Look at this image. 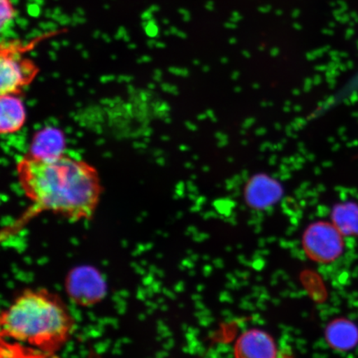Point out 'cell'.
Wrapping results in <instances>:
<instances>
[{
    "mask_svg": "<svg viewBox=\"0 0 358 358\" xmlns=\"http://www.w3.org/2000/svg\"><path fill=\"white\" fill-rule=\"evenodd\" d=\"M30 35L34 36V37H39V36L42 35V33L38 29H34L32 32L30 33Z\"/></svg>",
    "mask_w": 358,
    "mask_h": 358,
    "instance_id": "obj_19",
    "label": "cell"
},
{
    "mask_svg": "<svg viewBox=\"0 0 358 358\" xmlns=\"http://www.w3.org/2000/svg\"><path fill=\"white\" fill-rule=\"evenodd\" d=\"M284 195V185L278 178L267 173H254L248 179L243 189L245 204L257 211L274 207Z\"/></svg>",
    "mask_w": 358,
    "mask_h": 358,
    "instance_id": "obj_5",
    "label": "cell"
},
{
    "mask_svg": "<svg viewBox=\"0 0 358 358\" xmlns=\"http://www.w3.org/2000/svg\"><path fill=\"white\" fill-rule=\"evenodd\" d=\"M20 95H1L0 99V132L12 134L19 132L26 122L27 113Z\"/></svg>",
    "mask_w": 358,
    "mask_h": 358,
    "instance_id": "obj_9",
    "label": "cell"
},
{
    "mask_svg": "<svg viewBox=\"0 0 358 358\" xmlns=\"http://www.w3.org/2000/svg\"><path fill=\"white\" fill-rule=\"evenodd\" d=\"M66 138L64 133L53 127H47L35 134L28 155L39 159L55 158L65 154Z\"/></svg>",
    "mask_w": 358,
    "mask_h": 358,
    "instance_id": "obj_8",
    "label": "cell"
},
{
    "mask_svg": "<svg viewBox=\"0 0 358 358\" xmlns=\"http://www.w3.org/2000/svg\"><path fill=\"white\" fill-rule=\"evenodd\" d=\"M2 339L55 353L71 338L75 321L66 304L45 289H26L3 310Z\"/></svg>",
    "mask_w": 358,
    "mask_h": 358,
    "instance_id": "obj_2",
    "label": "cell"
},
{
    "mask_svg": "<svg viewBox=\"0 0 358 358\" xmlns=\"http://www.w3.org/2000/svg\"><path fill=\"white\" fill-rule=\"evenodd\" d=\"M150 11H151L152 13H154L155 11H158L159 10V7L158 6H152L150 8Z\"/></svg>",
    "mask_w": 358,
    "mask_h": 358,
    "instance_id": "obj_22",
    "label": "cell"
},
{
    "mask_svg": "<svg viewBox=\"0 0 358 358\" xmlns=\"http://www.w3.org/2000/svg\"><path fill=\"white\" fill-rule=\"evenodd\" d=\"M0 58V93L1 95H20L37 74L32 62L22 60L17 48L11 46L2 50Z\"/></svg>",
    "mask_w": 358,
    "mask_h": 358,
    "instance_id": "obj_4",
    "label": "cell"
},
{
    "mask_svg": "<svg viewBox=\"0 0 358 358\" xmlns=\"http://www.w3.org/2000/svg\"><path fill=\"white\" fill-rule=\"evenodd\" d=\"M280 355L274 339L262 330L246 331L235 345L236 358H280Z\"/></svg>",
    "mask_w": 358,
    "mask_h": 358,
    "instance_id": "obj_7",
    "label": "cell"
},
{
    "mask_svg": "<svg viewBox=\"0 0 358 358\" xmlns=\"http://www.w3.org/2000/svg\"><path fill=\"white\" fill-rule=\"evenodd\" d=\"M280 358H290L287 353H285V352H281V355Z\"/></svg>",
    "mask_w": 358,
    "mask_h": 358,
    "instance_id": "obj_24",
    "label": "cell"
},
{
    "mask_svg": "<svg viewBox=\"0 0 358 358\" xmlns=\"http://www.w3.org/2000/svg\"><path fill=\"white\" fill-rule=\"evenodd\" d=\"M10 1L12 4H15H15L20 2V0H10Z\"/></svg>",
    "mask_w": 358,
    "mask_h": 358,
    "instance_id": "obj_25",
    "label": "cell"
},
{
    "mask_svg": "<svg viewBox=\"0 0 358 358\" xmlns=\"http://www.w3.org/2000/svg\"><path fill=\"white\" fill-rule=\"evenodd\" d=\"M1 3V24H6L7 22L15 20V10L11 6L10 0H0Z\"/></svg>",
    "mask_w": 358,
    "mask_h": 358,
    "instance_id": "obj_12",
    "label": "cell"
},
{
    "mask_svg": "<svg viewBox=\"0 0 358 358\" xmlns=\"http://www.w3.org/2000/svg\"><path fill=\"white\" fill-rule=\"evenodd\" d=\"M53 13L57 15H62V11L60 8H56L55 10H53Z\"/></svg>",
    "mask_w": 358,
    "mask_h": 358,
    "instance_id": "obj_20",
    "label": "cell"
},
{
    "mask_svg": "<svg viewBox=\"0 0 358 358\" xmlns=\"http://www.w3.org/2000/svg\"><path fill=\"white\" fill-rule=\"evenodd\" d=\"M141 17L143 20L149 22L153 20V13H152L150 10H148L147 12L143 13Z\"/></svg>",
    "mask_w": 358,
    "mask_h": 358,
    "instance_id": "obj_17",
    "label": "cell"
},
{
    "mask_svg": "<svg viewBox=\"0 0 358 358\" xmlns=\"http://www.w3.org/2000/svg\"><path fill=\"white\" fill-rule=\"evenodd\" d=\"M40 6L37 3H29L28 6V12L29 15L32 17H38L40 15V13H41V8H40Z\"/></svg>",
    "mask_w": 358,
    "mask_h": 358,
    "instance_id": "obj_14",
    "label": "cell"
},
{
    "mask_svg": "<svg viewBox=\"0 0 358 358\" xmlns=\"http://www.w3.org/2000/svg\"><path fill=\"white\" fill-rule=\"evenodd\" d=\"M326 338L338 350H350L358 343L357 327L348 320H334L326 329Z\"/></svg>",
    "mask_w": 358,
    "mask_h": 358,
    "instance_id": "obj_10",
    "label": "cell"
},
{
    "mask_svg": "<svg viewBox=\"0 0 358 358\" xmlns=\"http://www.w3.org/2000/svg\"><path fill=\"white\" fill-rule=\"evenodd\" d=\"M53 15V13L50 10H48L46 12H45V15L48 17H52Z\"/></svg>",
    "mask_w": 358,
    "mask_h": 358,
    "instance_id": "obj_23",
    "label": "cell"
},
{
    "mask_svg": "<svg viewBox=\"0 0 358 358\" xmlns=\"http://www.w3.org/2000/svg\"><path fill=\"white\" fill-rule=\"evenodd\" d=\"M105 8H109V6H105Z\"/></svg>",
    "mask_w": 358,
    "mask_h": 358,
    "instance_id": "obj_26",
    "label": "cell"
},
{
    "mask_svg": "<svg viewBox=\"0 0 358 358\" xmlns=\"http://www.w3.org/2000/svg\"><path fill=\"white\" fill-rule=\"evenodd\" d=\"M77 13L80 16H83L85 15V12L83 11L82 8H78Z\"/></svg>",
    "mask_w": 358,
    "mask_h": 358,
    "instance_id": "obj_21",
    "label": "cell"
},
{
    "mask_svg": "<svg viewBox=\"0 0 358 358\" xmlns=\"http://www.w3.org/2000/svg\"><path fill=\"white\" fill-rule=\"evenodd\" d=\"M57 29V26L52 22H48V30H56Z\"/></svg>",
    "mask_w": 358,
    "mask_h": 358,
    "instance_id": "obj_18",
    "label": "cell"
},
{
    "mask_svg": "<svg viewBox=\"0 0 358 358\" xmlns=\"http://www.w3.org/2000/svg\"><path fill=\"white\" fill-rule=\"evenodd\" d=\"M16 172L30 207L3 231L6 239L43 213L75 222L92 219L99 206L103 192L99 173L86 161L66 154L48 159L27 154L17 162Z\"/></svg>",
    "mask_w": 358,
    "mask_h": 358,
    "instance_id": "obj_1",
    "label": "cell"
},
{
    "mask_svg": "<svg viewBox=\"0 0 358 358\" xmlns=\"http://www.w3.org/2000/svg\"><path fill=\"white\" fill-rule=\"evenodd\" d=\"M145 29L146 34L152 38L156 37L159 34V29L158 27H157L156 22L154 19L148 22V25Z\"/></svg>",
    "mask_w": 358,
    "mask_h": 358,
    "instance_id": "obj_13",
    "label": "cell"
},
{
    "mask_svg": "<svg viewBox=\"0 0 358 358\" xmlns=\"http://www.w3.org/2000/svg\"><path fill=\"white\" fill-rule=\"evenodd\" d=\"M303 245L306 254L313 261L332 262L343 252V235L332 222H315L304 231Z\"/></svg>",
    "mask_w": 358,
    "mask_h": 358,
    "instance_id": "obj_3",
    "label": "cell"
},
{
    "mask_svg": "<svg viewBox=\"0 0 358 358\" xmlns=\"http://www.w3.org/2000/svg\"><path fill=\"white\" fill-rule=\"evenodd\" d=\"M66 285L73 301L83 306L99 301L105 293L99 273L90 267L76 268L69 275Z\"/></svg>",
    "mask_w": 358,
    "mask_h": 358,
    "instance_id": "obj_6",
    "label": "cell"
},
{
    "mask_svg": "<svg viewBox=\"0 0 358 358\" xmlns=\"http://www.w3.org/2000/svg\"><path fill=\"white\" fill-rule=\"evenodd\" d=\"M16 20V24L20 25L21 28L22 29H25L27 28V26L29 24V22L27 21L25 19H22V17H17Z\"/></svg>",
    "mask_w": 358,
    "mask_h": 358,
    "instance_id": "obj_16",
    "label": "cell"
},
{
    "mask_svg": "<svg viewBox=\"0 0 358 358\" xmlns=\"http://www.w3.org/2000/svg\"><path fill=\"white\" fill-rule=\"evenodd\" d=\"M332 223L346 236H358V205L344 201L334 206L331 213Z\"/></svg>",
    "mask_w": 358,
    "mask_h": 358,
    "instance_id": "obj_11",
    "label": "cell"
},
{
    "mask_svg": "<svg viewBox=\"0 0 358 358\" xmlns=\"http://www.w3.org/2000/svg\"><path fill=\"white\" fill-rule=\"evenodd\" d=\"M71 21V20L70 17L69 16L65 15H60L59 20H58V22H59V24L61 25L69 24H70Z\"/></svg>",
    "mask_w": 358,
    "mask_h": 358,
    "instance_id": "obj_15",
    "label": "cell"
}]
</instances>
